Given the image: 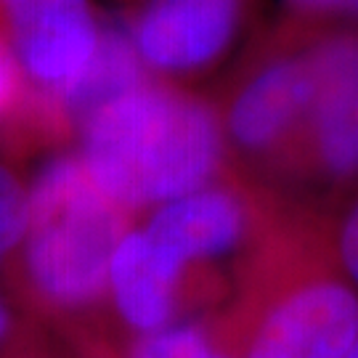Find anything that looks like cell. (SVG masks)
<instances>
[{
  "label": "cell",
  "instance_id": "obj_5",
  "mask_svg": "<svg viewBox=\"0 0 358 358\" xmlns=\"http://www.w3.org/2000/svg\"><path fill=\"white\" fill-rule=\"evenodd\" d=\"M310 93V43L268 53L229 96L220 112L223 138L247 159H273L303 128Z\"/></svg>",
  "mask_w": 358,
  "mask_h": 358
},
{
  "label": "cell",
  "instance_id": "obj_10",
  "mask_svg": "<svg viewBox=\"0 0 358 358\" xmlns=\"http://www.w3.org/2000/svg\"><path fill=\"white\" fill-rule=\"evenodd\" d=\"M141 83L143 64L130 38L112 29H101L99 48L90 64L85 66V72L64 90V101L85 120L101 103L128 93Z\"/></svg>",
  "mask_w": 358,
  "mask_h": 358
},
{
  "label": "cell",
  "instance_id": "obj_12",
  "mask_svg": "<svg viewBox=\"0 0 358 358\" xmlns=\"http://www.w3.org/2000/svg\"><path fill=\"white\" fill-rule=\"evenodd\" d=\"M324 239L334 268L358 294V189L348 194L334 210L329 223L324 226Z\"/></svg>",
  "mask_w": 358,
  "mask_h": 358
},
{
  "label": "cell",
  "instance_id": "obj_6",
  "mask_svg": "<svg viewBox=\"0 0 358 358\" xmlns=\"http://www.w3.org/2000/svg\"><path fill=\"white\" fill-rule=\"evenodd\" d=\"M260 213L252 196L223 180L154 207L141 226L146 239L180 268L229 257L260 236Z\"/></svg>",
  "mask_w": 358,
  "mask_h": 358
},
{
  "label": "cell",
  "instance_id": "obj_7",
  "mask_svg": "<svg viewBox=\"0 0 358 358\" xmlns=\"http://www.w3.org/2000/svg\"><path fill=\"white\" fill-rule=\"evenodd\" d=\"M247 0H146L130 43L143 66L189 75L220 62L242 27Z\"/></svg>",
  "mask_w": 358,
  "mask_h": 358
},
{
  "label": "cell",
  "instance_id": "obj_15",
  "mask_svg": "<svg viewBox=\"0 0 358 358\" xmlns=\"http://www.w3.org/2000/svg\"><path fill=\"white\" fill-rule=\"evenodd\" d=\"M13 90V64L8 59V53L0 48V106L8 101Z\"/></svg>",
  "mask_w": 358,
  "mask_h": 358
},
{
  "label": "cell",
  "instance_id": "obj_13",
  "mask_svg": "<svg viewBox=\"0 0 358 358\" xmlns=\"http://www.w3.org/2000/svg\"><path fill=\"white\" fill-rule=\"evenodd\" d=\"M29 192L6 165H0V263L19 250L27 229Z\"/></svg>",
  "mask_w": 358,
  "mask_h": 358
},
{
  "label": "cell",
  "instance_id": "obj_16",
  "mask_svg": "<svg viewBox=\"0 0 358 358\" xmlns=\"http://www.w3.org/2000/svg\"><path fill=\"white\" fill-rule=\"evenodd\" d=\"M11 332H13V313L11 308L3 303V297H0V345L8 343Z\"/></svg>",
  "mask_w": 358,
  "mask_h": 358
},
{
  "label": "cell",
  "instance_id": "obj_2",
  "mask_svg": "<svg viewBox=\"0 0 358 358\" xmlns=\"http://www.w3.org/2000/svg\"><path fill=\"white\" fill-rule=\"evenodd\" d=\"M257 247L239 306L215 321L236 358H345L358 343V294L334 268L324 229H284Z\"/></svg>",
  "mask_w": 358,
  "mask_h": 358
},
{
  "label": "cell",
  "instance_id": "obj_9",
  "mask_svg": "<svg viewBox=\"0 0 358 358\" xmlns=\"http://www.w3.org/2000/svg\"><path fill=\"white\" fill-rule=\"evenodd\" d=\"M186 268L157 250L141 229H130L109 263V289L117 316L136 334H152L178 321Z\"/></svg>",
  "mask_w": 358,
  "mask_h": 358
},
{
  "label": "cell",
  "instance_id": "obj_4",
  "mask_svg": "<svg viewBox=\"0 0 358 358\" xmlns=\"http://www.w3.org/2000/svg\"><path fill=\"white\" fill-rule=\"evenodd\" d=\"M313 93L303 122L306 167L332 192L358 186V24H334L310 40Z\"/></svg>",
  "mask_w": 358,
  "mask_h": 358
},
{
  "label": "cell",
  "instance_id": "obj_14",
  "mask_svg": "<svg viewBox=\"0 0 358 358\" xmlns=\"http://www.w3.org/2000/svg\"><path fill=\"white\" fill-rule=\"evenodd\" d=\"M297 19L358 24V0H282Z\"/></svg>",
  "mask_w": 358,
  "mask_h": 358
},
{
  "label": "cell",
  "instance_id": "obj_11",
  "mask_svg": "<svg viewBox=\"0 0 358 358\" xmlns=\"http://www.w3.org/2000/svg\"><path fill=\"white\" fill-rule=\"evenodd\" d=\"M128 358H236L205 321H176L152 334H138Z\"/></svg>",
  "mask_w": 358,
  "mask_h": 358
},
{
  "label": "cell",
  "instance_id": "obj_17",
  "mask_svg": "<svg viewBox=\"0 0 358 358\" xmlns=\"http://www.w3.org/2000/svg\"><path fill=\"white\" fill-rule=\"evenodd\" d=\"M345 358H358V343H356V345H353V350H350V353H348Z\"/></svg>",
  "mask_w": 358,
  "mask_h": 358
},
{
  "label": "cell",
  "instance_id": "obj_8",
  "mask_svg": "<svg viewBox=\"0 0 358 358\" xmlns=\"http://www.w3.org/2000/svg\"><path fill=\"white\" fill-rule=\"evenodd\" d=\"M16 56L38 85L64 93L85 72L101 40L90 0H0Z\"/></svg>",
  "mask_w": 358,
  "mask_h": 358
},
{
  "label": "cell",
  "instance_id": "obj_3",
  "mask_svg": "<svg viewBox=\"0 0 358 358\" xmlns=\"http://www.w3.org/2000/svg\"><path fill=\"white\" fill-rule=\"evenodd\" d=\"M27 192V229L19 250L32 292L64 313L101 303L112 255L130 231L128 213L96 189L77 154L48 162Z\"/></svg>",
  "mask_w": 358,
  "mask_h": 358
},
{
  "label": "cell",
  "instance_id": "obj_1",
  "mask_svg": "<svg viewBox=\"0 0 358 358\" xmlns=\"http://www.w3.org/2000/svg\"><path fill=\"white\" fill-rule=\"evenodd\" d=\"M226 157L220 112L192 93L141 83L83 120V162L120 210L173 202L217 180Z\"/></svg>",
  "mask_w": 358,
  "mask_h": 358
}]
</instances>
